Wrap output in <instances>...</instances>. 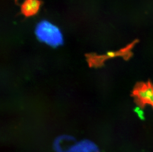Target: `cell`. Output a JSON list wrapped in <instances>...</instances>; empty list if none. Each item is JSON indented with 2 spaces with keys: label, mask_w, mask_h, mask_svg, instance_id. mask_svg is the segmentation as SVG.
<instances>
[{
  "label": "cell",
  "mask_w": 153,
  "mask_h": 152,
  "mask_svg": "<svg viewBox=\"0 0 153 152\" xmlns=\"http://www.w3.org/2000/svg\"><path fill=\"white\" fill-rule=\"evenodd\" d=\"M35 34L38 39L52 47L63 44L64 39L59 28L47 20L40 22L36 27Z\"/></svg>",
  "instance_id": "obj_1"
},
{
  "label": "cell",
  "mask_w": 153,
  "mask_h": 152,
  "mask_svg": "<svg viewBox=\"0 0 153 152\" xmlns=\"http://www.w3.org/2000/svg\"><path fill=\"white\" fill-rule=\"evenodd\" d=\"M76 142L74 138L69 135L58 137L54 143V148L58 152H72Z\"/></svg>",
  "instance_id": "obj_2"
},
{
  "label": "cell",
  "mask_w": 153,
  "mask_h": 152,
  "mask_svg": "<svg viewBox=\"0 0 153 152\" xmlns=\"http://www.w3.org/2000/svg\"><path fill=\"white\" fill-rule=\"evenodd\" d=\"M40 5L39 0H25L21 7L22 13L26 17L34 15L39 11Z\"/></svg>",
  "instance_id": "obj_3"
},
{
  "label": "cell",
  "mask_w": 153,
  "mask_h": 152,
  "mask_svg": "<svg viewBox=\"0 0 153 152\" xmlns=\"http://www.w3.org/2000/svg\"><path fill=\"white\" fill-rule=\"evenodd\" d=\"M97 146L88 140H84L76 142L72 152H98Z\"/></svg>",
  "instance_id": "obj_4"
},
{
  "label": "cell",
  "mask_w": 153,
  "mask_h": 152,
  "mask_svg": "<svg viewBox=\"0 0 153 152\" xmlns=\"http://www.w3.org/2000/svg\"><path fill=\"white\" fill-rule=\"evenodd\" d=\"M138 97L144 103H147L153 106V87L146 86L138 89L136 91Z\"/></svg>",
  "instance_id": "obj_5"
},
{
  "label": "cell",
  "mask_w": 153,
  "mask_h": 152,
  "mask_svg": "<svg viewBox=\"0 0 153 152\" xmlns=\"http://www.w3.org/2000/svg\"><path fill=\"white\" fill-rule=\"evenodd\" d=\"M134 112L136 114L137 117L141 121H144L145 120L144 111L139 106L135 107L133 109Z\"/></svg>",
  "instance_id": "obj_6"
},
{
  "label": "cell",
  "mask_w": 153,
  "mask_h": 152,
  "mask_svg": "<svg viewBox=\"0 0 153 152\" xmlns=\"http://www.w3.org/2000/svg\"><path fill=\"white\" fill-rule=\"evenodd\" d=\"M107 55L110 58H114L116 56V53L114 52H108V53H107Z\"/></svg>",
  "instance_id": "obj_7"
}]
</instances>
